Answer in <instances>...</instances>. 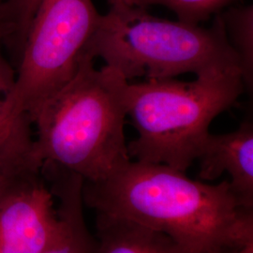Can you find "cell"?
Masks as SVG:
<instances>
[{
    "instance_id": "obj_1",
    "label": "cell",
    "mask_w": 253,
    "mask_h": 253,
    "mask_svg": "<svg viewBox=\"0 0 253 253\" xmlns=\"http://www.w3.org/2000/svg\"><path fill=\"white\" fill-rule=\"evenodd\" d=\"M84 204L170 236L197 253H228L253 244V209L229 180H192L164 164L129 162L104 180L83 187Z\"/></svg>"
},
{
    "instance_id": "obj_2",
    "label": "cell",
    "mask_w": 253,
    "mask_h": 253,
    "mask_svg": "<svg viewBox=\"0 0 253 253\" xmlns=\"http://www.w3.org/2000/svg\"><path fill=\"white\" fill-rule=\"evenodd\" d=\"M127 85L107 65L97 70L84 52L73 78L30 117L42 165L53 164L95 183L129 163L124 131Z\"/></svg>"
},
{
    "instance_id": "obj_3",
    "label": "cell",
    "mask_w": 253,
    "mask_h": 253,
    "mask_svg": "<svg viewBox=\"0 0 253 253\" xmlns=\"http://www.w3.org/2000/svg\"><path fill=\"white\" fill-rule=\"evenodd\" d=\"M84 52L102 58L127 82L171 79L185 73H241L219 14L205 28L155 17L145 8L113 4L100 15Z\"/></svg>"
},
{
    "instance_id": "obj_4",
    "label": "cell",
    "mask_w": 253,
    "mask_h": 253,
    "mask_svg": "<svg viewBox=\"0 0 253 253\" xmlns=\"http://www.w3.org/2000/svg\"><path fill=\"white\" fill-rule=\"evenodd\" d=\"M196 77L128 83L126 115L138 132L127 145L130 159L185 172L197 160L212 121L231 108L246 87L237 71Z\"/></svg>"
},
{
    "instance_id": "obj_5",
    "label": "cell",
    "mask_w": 253,
    "mask_h": 253,
    "mask_svg": "<svg viewBox=\"0 0 253 253\" xmlns=\"http://www.w3.org/2000/svg\"><path fill=\"white\" fill-rule=\"evenodd\" d=\"M100 15L92 0H41L18 73L4 96L12 118H28L76 73Z\"/></svg>"
},
{
    "instance_id": "obj_6",
    "label": "cell",
    "mask_w": 253,
    "mask_h": 253,
    "mask_svg": "<svg viewBox=\"0 0 253 253\" xmlns=\"http://www.w3.org/2000/svg\"><path fill=\"white\" fill-rule=\"evenodd\" d=\"M57 228L54 193L42 174L20 184L0 202V253H42Z\"/></svg>"
},
{
    "instance_id": "obj_7",
    "label": "cell",
    "mask_w": 253,
    "mask_h": 253,
    "mask_svg": "<svg viewBox=\"0 0 253 253\" xmlns=\"http://www.w3.org/2000/svg\"><path fill=\"white\" fill-rule=\"evenodd\" d=\"M197 160L201 180H216L224 172L240 204L253 209V125L246 121L232 132L208 133Z\"/></svg>"
},
{
    "instance_id": "obj_8",
    "label": "cell",
    "mask_w": 253,
    "mask_h": 253,
    "mask_svg": "<svg viewBox=\"0 0 253 253\" xmlns=\"http://www.w3.org/2000/svg\"><path fill=\"white\" fill-rule=\"evenodd\" d=\"M42 174L51 182L58 200V228L54 239L42 253H94L95 238L87 228L80 175L53 164H43Z\"/></svg>"
},
{
    "instance_id": "obj_9",
    "label": "cell",
    "mask_w": 253,
    "mask_h": 253,
    "mask_svg": "<svg viewBox=\"0 0 253 253\" xmlns=\"http://www.w3.org/2000/svg\"><path fill=\"white\" fill-rule=\"evenodd\" d=\"M94 253H197L170 236L121 217L97 214Z\"/></svg>"
},
{
    "instance_id": "obj_10",
    "label": "cell",
    "mask_w": 253,
    "mask_h": 253,
    "mask_svg": "<svg viewBox=\"0 0 253 253\" xmlns=\"http://www.w3.org/2000/svg\"><path fill=\"white\" fill-rule=\"evenodd\" d=\"M0 42V94L5 95L11 88L14 75L2 55ZM28 118H15L9 116L0 98V157L34 172H42V163L35 151V139Z\"/></svg>"
},
{
    "instance_id": "obj_11",
    "label": "cell",
    "mask_w": 253,
    "mask_h": 253,
    "mask_svg": "<svg viewBox=\"0 0 253 253\" xmlns=\"http://www.w3.org/2000/svg\"><path fill=\"white\" fill-rule=\"evenodd\" d=\"M219 16L228 42L238 56L245 87L253 88V6L231 8L220 13Z\"/></svg>"
},
{
    "instance_id": "obj_12",
    "label": "cell",
    "mask_w": 253,
    "mask_h": 253,
    "mask_svg": "<svg viewBox=\"0 0 253 253\" xmlns=\"http://www.w3.org/2000/svg\"><path fill=\"white\" fill-rule=\"evenodd\" d=\"M234 0H152L151 5H162L177 16L179 21L199 25L227 7Z\"/></svg>"
},
{
    "instance_id": "obj_13",
    "label": "cell",
    "mask_w": 253,
    "mask_h": 253,
    "mask_svg": "<svg viewBox=\"0 0 253 253\" xmlns=\"http://www.w3.org/2000/svg\"><path fill=\"white\" fill-rule=\"evenodd\" d=\"M41 174L42 172L31 171L0 157V190H11Z\"/></svg>"
},
{
    "instance_id": "obj_14",
    "label": "cell",
    "mask_w": 253,
    "mask_h": 253,
    "mask_svg": "<svg viewBox=\"0 0 253 253\" xmlns=\"http://www.w3.org/2000/svg\"><path fill=\"white\" fill-rule=\"evenodd\" d=\"M41 0H8L7 8L19 26L29 27Z\"/></svg>"
},
{
    "instance_id": "obj_15",
    "label": "cell",
    "mask_w": 253,
    "mask_h": 253,
    "mask_svg": "<svg viewBox=\"0 0 253 253\" xmlns=\"http://www.w3.org/2000/svg\"><path fill=\"white\" fill-rule=\"evenodd\" d=\"M13 37V28L0 14V42L9 45Z\"/></svg>"
},
{
    "instance_id": "obj_16",
    "label": "cell",
    "mask_w": 253,
    "mask_h": 253,
    "mask_svg": "<svg viewBox=\"0 0 253 253\" xmlns=\"http://www.w3.org/2000/svg\"><path fill=\"white\" fill-rule=\"evenodd\" d=\"M110 4L113 5H121L126 7H134V8H145L146 6L151 5L152 0H109Z\"/></svg>"
},
{
    "instance_id": "obj_17",
    "label": "cell",
    "mask_w": 253,
    "mask_h": 253,
    "mask_svg": "<svg viewBox=\"0 0 253 253\" xmlns=\"http://www.w3.org/2000/svg\"><path fill=\"white\" fill-rule=\"evenodd\" d=\"M229 253H253V244L247 245L242 248L235 249Z\"/></svg>"
},
{
    "instance_id": "obj_18",
    "label": "cell",
    "mask_w": 253,
    "mask_h": 253,
    "mask_svg": "<svg viewBox=\"0 0 253 253\" xmlns=\"http://www.w3.org/2000/svg\"><path fill=\"white\" fill-rule=\"evenodd\" d=\"M14 189V188H13ZM12 190V189H11ZM0 190V202H1V200L3 199V197L9 192V191H10V190Z\"/></svg>"
},
{
    "instance_id": "obj_19",
    "label": "cell",
    "mask_w": 253,
    "mask_h": 253,
    "mask_svg": "<svg viewBox=\"0 0 253 253\" xmlns=\"http://www.w3.org/2000/svg\"><path fill=\"white\" fill-rule=\"evenodd\" d=\"M8 0H0V10L2 9V7L4 6V4L7 2Z\"/></svg>"
}]
</instances>
